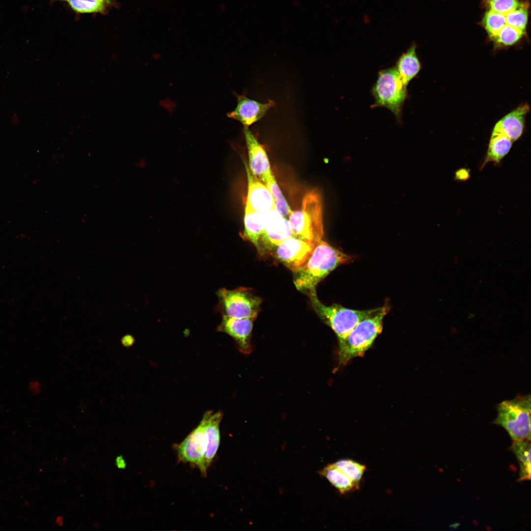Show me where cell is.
Listing matches in <instances>:
<instances>
[{
	"label": "cell",
	"instance_id": "6da1fadb",
	"mask_svg": "<svg viewBox=\"0 0 531 531\" xmlns=\"http://www.w3.org/2000/svg\"><path fill=\"white\" fill-rule=\"evenodd\" d=\"M351 256L321 240L306 263L295 273L294 284L307 295L316 292L318 284L340 265L351 262Z\"/></svg>",
	"mask_w": 531,
	"mask_h": 531
},
{
	"label": "cell",
	"instance_id": "7a4b0ae2",
	"mask_svg": "<svg viewBox=\"0 0 531 531\" xmlns=\"http://www.w3.org/2000/svg\"><path fill=\"white\" fill-rule=\"evenodd\" d=\"M389 310L385 304L372 315L359 322L344 338L338 340V361L345 365L350 360L362 356L381 333L383 321Z\"/></svg>",
	"mask_w": 531,
	"mask_h": 531
},
{
	"label": "cell",
	"instance_id": "3957f363",
	"mask_svg": "<svg viewBox=\"0 0 531 531\" xmlns=\"http://www.w3.org/2000/svg\"><path fill=\"white\" fill-rule=\"evenodd\" d=\"M288 217L293 236L315 248L324 236L322 197L319 190L314 189L307 192L300 209L292 210Z\"/></svg>",
	"mask_w": 531,
	"mask_h": 531
},
{
	"label": "cell",
	"instance_id": "277c9868",
	"mask_svg": "<svg viewBox=\"0 0 531 531\" xmlns=\"http://www.w3.org/2000/svg\"><path fill=\"white\" fill-rule=\"evenodd\" d=\"M531 395H518L497 405L493 423L503 427L514 441H531Z\"/></svg>",
	"mask_w": 531,
	"mask_h": 531
},
{
	"label": "cell",
	"instance_id": "5b68a950",
	"mask_svg": "<svg viewBox=\"0 0 531 531\" xmlns=\"http://www.w3.org/2000/svg\"><path fill=\"white\" fill-rule=\"evenodd\" d=\"M407 87L395 66L380 70L371 90L375 99L373 107L388 109L401 122L403 106L408 96Z\"/></svg>",
	"mask_w": 531,
	"mask_h": 531
},
{
	"label": "cell",
	"instance_id": "8992f818",
	"mask_svg": "<svg viewBox=\"0 0 531 531\" xmlns=\"http://www.w3.org/2000/svg\"><path fill=\"white\" fill-rule=\"evenodd\" d=\"M307 295L316 313L324 323L332 328L338 340L345 337L359 322L378 309L377 308L357 310L348 309L337 304L326 306L318 299L316 292Z\"/></svg>",
	"mask_w": 531,
	"mask_h": 531
},
{
	"label": "cell",
	"instance_id": "52a82bcc",
	"mask_svg": "<svg viewBox=\"0 0 531 531\" xmlns=\"http://www.w3.org/2000/svg\"><path fill=\"white\" fill-rule=\"evenodd\" d=\"M217 295L225 315L236 318L256 319L260 311L262 299L250 289L240 287L234 290L223 288Z\"/></svg>",
	"mask_w": 531,
	"mask_h": 531
},
{
	"label": "cell",
	"instance_id": "ba28073f",
	"mask_svg": "<svg viewBox=\"0 0 531 531\" xmlns=\"http://www.w3.org/2000/svg\"><path fill=\"white\" fill-rule=\"evenodd\" d=\"M207 445L205 424L202 419L199 425L179 443L174 445L178 460L188 463L198 468L203 476H206L205 455Z\"/></svg>",
	"mask_w": 531,
	"mask_h": 531
},
{
	"label": "cell",
	"instance_id": "9c48e42d",
	"mask_svg": "<svg viewBox=\"0 0 531 531\" xmlns=\"http://www.w3.org/2000/svg\"><path fill=\"white\" fill-rule=\"evenodd\" d=\"M314 248L307 242L293 236L275 246L269 255L295 272L306 263Z\"/></svg>",
	"mask_w": 531,
	"mask_h": 531
},
{
	"label": "cell",
	"instance_id": "30bf717a",
	"mask_svg": "<svg viewBox=\"0 0 531 531\" xmlns=\"http://www.w3.org/2000/svg\"><path fill=\"white\" fill-rule=\"evenodd\" d=\"M266 213L265 233L261 238L258 250L261 256L269 255L275 246L293 236L291 224L286 217L274 209Z\"/></svg>",
	"mask_w": 531,
	"mask_h": 531
},
{
	"label": "cell",
	"instance_id": "8fae6325",
	"mask_svg": "<svg viewBox=\"0 0 531 531\" xmlns=\"http://www.w3.org/2000/svg\"><path fill=\"white\" fill-rule=\"evenodd\" d=\"M254 318H236L223 315L218 330L231 336L236 341L238 349L243 354L252 352L251 332Z\"/></svg>",
	"mask_w": 531,
	"mask_h": 531
},
{
	"label": "cell",
	"instance_id": "7c38bea8",
	"mask_svg": "<svg viewBox=\"0 0 531 531\" xmlns=\"http://www.w3.org/2000/svg\"><path fill=\"white\" fill-rule=\"evenodd\" d=\"M243 133L248 149L249 170L265 183L273 176L266 153L249 127H244Z\"/></svg>",
	"mask_w": 531,
	"mask_h": 531
},
{
	"label": "cell",
	"instance_id": "4fadbf2b",
	"mask_svg": "<svg viewBox=\"0 0 531 531\" xmlns=\"http://www.w3.org/2000/svg\"><path fill=\"white\" fill-rule=\"evenodd\" d=\"M248 179V192L245 209L259 212L274 209L273 196L266 184L253 175L245 164Z\"/></svg>",
	"mask_w": 531,
	"mask_h": 531
},
{
	"label": "cell",
	"instance_id": "5bb4252c",
	"mask_svg": "<svg viewBox=\"0 0 531 531\" xmlns=\"http://www.w3.org/2000/svg\"><path fill=\"white\" fill-rule=\"evenodd\" d=\"M236 107L234 111L228 113L227 116L241 122L244 127H249L258 121L275 104L272 100H269L266 103H261L250 99L243 94H236Z\"/></svg>",
	"mask_w": 531,
	"mask_h": 531
},
{
	"label": "cell",
	"instance_id": "9a60e30c",
	"mask_svg": "<svg viewBox=\"0 0 531 531\" xmlns=\"http://www.w3.org/2000/svg\"><path fill=\"white\" fill-rule=\"evenodd\" d=\"M529 110L527 104L520 106L500 119L493 130L503 134L513 142L517 141L523 134L525 116Z\"/></svg>",
	"mask_w": 531,
	"mask_h": 531
},
{
	"label": "cell",
	"instance_id": "2e32d148",
	"mask_svg": "<svg viewBox=\"0 0 531 531\" xmlns=\"http://www.w3.org/2000/svg\"><path fill=\"white\" fill-rule=\"evenodd\" d=\"M223 414L220 411L206 412L202 419L205 424L207 445L205 455L206 468L209 467L218 449L220 442V423Z\"/></svg>",
	"mask_w": 531,
	"mask_h": 531
},
{
	"label": "cell",
	"instance_id": "e0dca14e",
	"mask_svg": "<svg viewBox=\"0 0 531 531\" xmlns=\"http://www.w3.org/2000/svg\"><path fill=\"white\" fill-rule=\"evenodd\" d=\"M266 217V212H259L245 209L244 229L241 236L243 239L252 243L258 251L261 238L265 233Z\"/></svg>",
	"mask_w": 531,
	"mask_h": 531
},
{
	"label": "cell",
	"instance_id": "ac0fdd59",
	"mask_svg": "<svg viewBox=\"0 0 531 531\" xmlns=\"http://www.w3.org/2000/svg\"><path fill=\"white\" fill-rule=\"evenodd\" d=\"M415 51L416 46L413 44L402 54L396 63L395 67L404 84L407 86L418 74L421 68Z\"/></svg>",
	"mask_w": 531,
	"mask_h": 531
},
{
	"label": "cell",
	"instance_id": "d6986e66",
	"mask_svg": "<svg viewBox=\"0 0 531 531\" xmlns=\"http://www.w3.org/2000/svg\"><path fill=\"white\" fill-rule=\"evenodd\" d=\"M512 143L505 135L493 130L482 168L489 162L499 163L508 154Z\"/></svg>",
	"mask_w": 531,
	"mask_h": 531
},
{
	"label": "cell",
	"instance_id": "ffe728a7",
	"mask_svg": "<svg viewBox=\"0 0 531 531\" xmlns=\"http://www.w3.org/2000/svg\"><path fill=\"white\" fill-rule=\"evenodd\" d=\"M510 450L514 453L519 466V480L531 479V443L530 441H514Z\"/></svg>",
	"mask_w": 531,
	"mask_h": 531
},
{
	"label": "cell",
	"instance_id": "44dd1931",
	"mask_svg": "<svg viewBox=\"0 0 531 531\" xmlns=\"http://www.w3.org/2000/svg\"><path fill=\"white\" fill-rule=\"evenodd\" d=\"M321 473L341 494L349 493L359 488L334 464L327 465Z\"/></svg>",
	"mask_w": 531,
	"mask_h": 531
},
{
	"label": "cell",
	"instance_id": "7402d4cb",
	"mask_svg": "<svg viewBox=\"0 0 531 531\" xmlns=\"http://www.w3.org/2000/svg\"><path fill=\"white\" fill-rule=\"evenodd\" d=\"M66 2L76 12L81 13L102 12L110 0H58Z\"/></svg>",
	"mask_w": 531,
	"mask_h": 531
},
{
	"label": "cell",
	"instance_id": "603a6c76",
	"mask_svg": "<svg viewBox=\"0 0 531 531\" xmlns=\"http://www.w3.org/2000/svg\"><path fill=\"white\" fill-rule=\"evenodd\" d=\"M333 464L354 484L359 486V482L366 470L364 465L347 459L338 460Z\"/></svg>",
	"mask_w": 531,
	"mask_h": 531
},
{
	"label": "cell",
	"instance_id": "cb8c5ba5",
	"mask_svg": "<svg viewBox=\"0 0 531 531\" xmlns=\"http://www.w3.org/2000/svg\"><path fill=\"white\" fill-rule=\"evenodd\" d=\"M271 192L274 201V210L281 216L288 217L292 210L273 176L265 183Z\"/></svg>",
	"mask_w": 531,
	"mask_h": 531
},
{
	"label": "cell",
	"instance_id": "d4e9b609",
	"mask_svg": "<svg viewBox=\"0 0 531 531\" xmlns=\"http://www.w3.org/2000/svg\"><path fill=\"white\" fill-rule=\"evenodd\" d=\"M482 23L492 39L506 25L505 15L488 10L485 13Z\"/></svg>",
	"mask_w": 531,
	"mask_h": 531
},
{
	"label": "cell",
	"instance_id": "484cf974",
	"mask_svg": "<svg viewBox=\"0 0 531 531\" xmlns=\"http://www.w3.org/2000/svg\"><path fill=\"white\" fill-rule=\"evenodd\" d=\"M527 4L522 3L519 7L505 15L506 24L525 32L528 17Z\"/></svg>",
	"mask_w": 531,
	"mask_h": 531
},
{
	"label": "cell",
	"instance_id": "4316f807",
	"mask_svg": "<svg viewBox=\"0 0 531 531\" xmlns=\"http://www.w3.org/2000/svg\"><path fill=\"white\" fill-rule=\"evenodd\" d=\"M524 34L519 30L506 24L492 39L498 45L508 46L517 42Z\"/></svg>",
	"mask_w": 531,
	"mask_h": 531
},
{
	"label": "cell",
	"instance_id": "83f0119b",
	"mask_svg": "<svg viewBox=\"0 0 531 531\" xmlns=\"http://www.w3.org/2000/svg\"><path fill=\"white\" fill-rule=\"evenodd\" d=\"M484 2L488 10L504 15L522 3L519 0H484Z\"/></svg>",
	"mask_w": 531,
	"mask_h": 531
},
{
	"label": "cell",
	"instance_id": "f1b7e54d",
	"mask_svg": "<svg viewBox=\"0 0 531 531\" xmlns=\"http://www.w3.org/2000/svg\"><path fill=\"white\" fill-rule=\"evenodd\" d=\"M470 174L466 169H461L458 170L455 174L456 179L459 180H465L468 179Z\"/></svg>",
	"mask_w": 531,
	"mask_h": 531
},
{
	"label": "cell",
	"instance_id": "f546056e",
	"mask_svg": "<svg viewBox=\"0 0 531 531\" xmlns=\"http://www.w3.org/2000/svg\"><path fill=\"white\" fill-rule=\"evenodd\" d=\"M116 465L119 469H123L126 467L124 460L121 456H118L116 461Z\"/></svg>",
	"mask_w": 531,
	"mask_h": 531
}]
</instances>
